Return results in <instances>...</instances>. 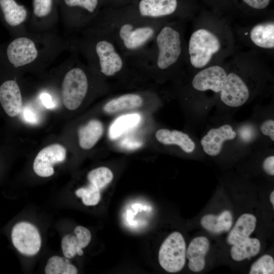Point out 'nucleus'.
Listing matches in <instances>:
<instances>
[{"label": "nucleus", "mask_w": 274, "mask_h": 274, "mask_svg": "<svg viewBox=\"0 0 274 274\" xmlns=\"http://www.w3.org/2000/svg\"><path fill=\"white\" fill-rule=\"evenodd\" d=\"M168 21L144 19L132 11L109 12L95 18L91 26L109 35L121 52L144 72L153 41L160 27Z\"/></svg>", "instance_id": "f257e3e1"}, {"label": "nucleus", "mask_w": 274, "mask_h": 274, "mask_svg": "<svg viewBox=\"0 0 274 274\" xmlns=\"http://www.w3.org/2000/svg\"><path fill=\"white\" fill-rule=\"evenodd\" d=\"M255 52H235L228 60V71L217 105L235 110L260 93L271 74L266 63Z\"/></svg>", "instance_id": "f03ea898"}, {"label": "nucleus", "mask_w": 274, "mask_h": 274, "mask_svg": "<svg viewBox=\"0 0 274 274\" xmlns=\"http://www.w3.org/2000/svg\"><path fill=\"white\" fill-rule=\"evenodd\" d=\"M235 52V38L228 22L203 20L194 22L186 43V67L191 74L223 62Z\"/></svg>", "instance_id": "7ed1b4c3"}, {"label": "nucleus", "mask_w": 274, "mask_h": 274, "mask_svg": "<svg viewBox=\"0 0 274 274\" xmlns=\"http://www.w3.org/2000/svg\"><path fill=\"white\" fill-rule=\"evenodd\" d=\"M185 22L170 20L160 27L145 62V74L161 80L183 74L186 67Z\"/></svg>", "instance_id": "20e7f679"}, {"label": "nucleus", "mask_w": 274, "mask_h": 274, "mask_svg": "<svg viewBox=\"0 0 274 274\" xmlns=\"http://www.w3.org/2000/svg\"><path fill=\"white\" fill-rule=\"evenodd\" d=\"M81 46L89 64L104 77L144 74L121 52L111 38L98 28L91 26L87 30Z\"/></svg>", "instance_id": "39448f33"}, {"label": "nucleus", "mask_w": 274, "mask_h": 274, "mask_svg": "<svg viewBox=\"0 0 274 274\" xmlns=\"http://www.w3.org/2000/svg\"><path fill=\"white\" fill-rule=\"evenodd\" d=\"M228 60L191 74L187 91L194 107V115L202 118L217 104L228 71Z\"/></svg>", "instance_id": "423d86ee"}, {"label": "nucleus", "mask_w": 274, "mask_h": 274, "mask_svg": "<svg viewBox=\"0 0 274 274\" xmlns=\"http://www.w3.org/2000/svg\"><path fill=\"white\" fill-rule=\"evenodd\" d=\"M89 81L85 70L77 66L65 74L62 84L61 94L65 107L71 111L78 109L87 94Z\"/></svg>", "instance_id": "0eeeda50"}, {"label": "nucleus", "mask_w": 274, "mask_h": 274, "mask_svg": "<svg viewBox=\"0 0 274 274\" xmlns=\"http://www.w3.org/2000/svg\"><path fill=\"white\" fill-rule=\"evenodd\" d=\"M236 138L235 125L224 122L208 129L201 138L199 146L207 155L217 157L224 150H234Z\"/></svg>", "instance_id": "6e6552de"}, {"label": "nucleus", "mask_w": 274, "mask_h": 274, "mask_svg": "<svg viewBox=\"0 0 274 274\" xmlns=\"http://www.w3.org/2000/svg\"><path fill=\"white\" fill-rule=\"evenodd\" d=\"M186 244L181 233L175 231L170 234L162 243L158 253L161 267L168 272H179L186 262Z\"/></svg>", "instance_id": "1a4fd4ad"}, {"label": "nucleus", "mask_w": 274, "mask_h": 274, "mask_svg": "<svg viewBox=\"0 0 274 274\" xmlns=\"http://www.w3.org/2000/svg\"><path fill=\"white\" fill-rule=\"evenodd\" d=\"M11 238L16 249L26 256L37 254L41 247L39 231L33 225L28 222L17 223L12 229Z\"/></svg>", "instance_id": "9d476101"}, {"label": "nucleus", "mask_w": 274, "mask_h": 274, "mask_svg": "<svg viewBox=\"0 0 274 274\" xmlns=\"http://www.w3.org/2000/svg\"><path fill=\"white\" fill-rule=\"evenodd\" d=\"M132 11L139 17L153 21H170L178 9V0H140Z\"/></svg>", "instance_id": "9b49d317"}, {"label": "nucleus", "mask_w": 274, "mask_h": 274, "mask_svg": "<svg viewBox=\"0 0 274 274\" xmlns=\"http://www.w3.org/2000/svg\"><path fill=\"white\" fill-rule=\"evenodd\" d=\"M5 55L9 64L18 67L34 61L38 56V51L31 39L19 37L9 43L6 49Z\"/></svg>", "instance_id": "f8f14e48"}, {"label": "nucleus", "mask_w": 274, "mask_h": 274, "mask_svg": "<svg viewBox=\"0 0 274 274\" xmlns=\"http://www.w3.org/2000/svg\"><path fill=\"white\" fill-rule=\"evenodd\" d=\"M66 151L60 144H53L42 149L36 157L33 164L35 173L41 177H48L53 175V165L63 162Z\"/></svg>", "instance_id": "ddd939ff"}, {"label": "nucleus", "mask_w": 274, "mask_h": 274, "mask_svg": "<svg viewBox=\"0 0 274 274\" xmlns=\"http://www.w3.org/2000/svg\"><path fill=\"white\" fill-rule=\"evenodd\" d=\"M247 40L259 50L273 51L274 49V21L268 20L259 22L245 32Z\"/></svg>", "instance_id": "4468645a"}, {"label": "nucleus", "mask_w": 274, "mask_h": 274, "mask_svg": "<svg viewBox=\"0 0 274 274\" xmlns=\"http://www.w3.org/2000/svg\"><path fill=\"white\" fill-rule=\"evenodd\" d=\"M0 102L5 113L11 117L20 113L22 109L21 91L16 81L8 80L0 86Z\"/></svg>", "instance_id": "2eb2a0df"}, {"label": "nucleus", "mask_w": 274, "mask_h": 274, "mask_svg": "<svg viewBox=\"0 0 274 274\" xmlns=\"http://www.w3.org/2000/svg\"><path fill=\"white\" fill-rule=\"evenodd\" d=\"M155 138L160 143L177 146L187 154L192 153L196 150L195 142L187 133L182 131L161 128L156 131Z\"/></svg>", "instance_id": "dca6fc26"}, {"label": "nucleus", "mask_w": 274, "mask_h": 274, "mask_svg": "<svg viewBox=\"0 0 274 274\" xmlns=\"http://www.w3.org/2000/svg\"><path fill=\"white\" fill-rule=\"evenodd\" d=\"M210 248V242L205 236H198L190 243L186 251L189 260V269L194 272H199L204 267L205 257Z\"/></svg>", "instance_id": "f3484780"}, {"label": "nucleus", "mask_w": 274, "mask_h": 274, "mask_svg": "<svg viewBox=\"0 0 274 274\" xmlns=\"http://www.w3.org/2000/svg\"><path fill=\"white\" fill-rule=\"evenodd\" d=\"M75 235L67 234L61 241V248L64 256L67 258H72L77 254L78 248L86 247L90 243L91 234L86 228L78 226L74 230Z\"/></svg>", "instance_id": "a211bd4d"}, {"label": "nucleus", "mask_w": 274, "mask_h": 274, "mask_svg": "<svg viewBox=\"0 0 274 274\" xmlns=\"http://www.w3.org/2000/svg\"><path fill=\"white\" fill-rule=\"evenodd\" d=\"M256 222L254 215L248 213L242 214L230 231L227 237V243L232 245L249 237L256 228Z\"/></svg>", "instance_id": "6ab92c4d"}, {"label": "nucleus", "mask_w": 274, "mask_h": 274, "mask_svg": "<svg viewBox=\"0 0 274 274\" xmlns=\"http://www.w3.org/2000/svg\"><path fill=\"white\" fill-rule=\"evenodd\" d=\"M236 150H247L256 145L260 135L255 121H249L235 125Z\"/></svg>", "instance_id": "aec40b11"}, {"label": "nucleus", "mask_w": 274, "mask_h": 274, "mask_svg": "<svg viewBox=\"0 0 274 274\" xmlns=\"http://www.w3.org/2000/svg\"><path fill=\"white\" fill-rule=\"evenodd\" d=\"M0 13L5 23L14 27L21 25L27 18V11L15 0H0Z\"/></svg>", "instance_id": "412c9836"}, {"label": "nucleus", "mask_w": 274, "mask_h": 274, "mask_svg": "<svg viewBox=\"0 0 274 274\" xmlns=\"http://www.w3.org/2000/svg\"><path fill=\"white\" fill-rule=\"evenodd\" d=\"M144 102L143 96L136 93H128L109 100L104 106L106 113L112 114L140 108Z\"/></svg>", "instance_id": "4be33fe9"}, {"label": "nucleus", "mask_w": 274, "mask_h": 274, "mask_svg": "<svg viewBox=\"0 0 274 274\" xmlns=\"http://www.w3.org/2000/svg\"><path fill=\"white\" fill-rule=\"evenodd\" d=\"M104 131L102 124L98 120H90L78 130L79 143L85 150L92 148L100 139Z\"/></svg>", "instance_id": "5701e85b"}, {"label": "nucleus", "mask_w": 274, "mask_h": 274, "mask_svg": "<svg viewBox=\"0 0 274 274\" xmlns=\"http://www.w3.org/2000/svg\"><path fill=\"white\" fill-rule=\"evenodd\" d=\"M232 217L229 211H224L217 216L207 214L200 220L202 227L213 234H220L228 231L232 225Z\"/></svg>", "instance_id": "b1692460"}, {"label": "nucleus", "mask_w": 274, "mask_h": 274, "mask_svg": "<svg viewBox=\"0 0 274 274\" xmlns=\"http://www.w3.org/2000/svg\"><path fill=\"white\" fill-rule=\"evenodd\" d=\"M260 250V241L257 238L249 237L232 245L230 249V256L234 260L241 261L256 256Z\"/></svg>", "instance_id": "393cba45"}, {"label": "nucleus", "mask_w": 274, "mask_h": 274, "mask_svg": "<svg viewBox=\"0 0 274 274\" xmlns=\"http://www.w3.org/2000/svg\"><path fill=\"white\" fill-rule=\"evenodd\" d=\"M45 272L46 274H76L78 271L67 259L54 256L48 260Z\"/></svg>", "instance_id": "a878e982"}, {"label": "nucleus", "mask_w": 274, "mask_h": 274, "mask_svg": "<svg viewBox=\"0 0 274 274\" xmlns=\"http://www.w3.org/2000/svg\"><path fill=\"white\" fill-rule=\"evenodd\" d=\"M87 179L90 183L101 190L112 181L113 174L109 168L101 166L89 172Z\"/></svg>", "instance_id": "bb28decb"}, {"label": "nucleus", "mask_w": 274, "mask_h": 274, "mask_svg": "<svg viewBox=\"0 0 274 274\" xmlns=\"http://www.w3.org/2000/svg\"><path fill=\"white\" fill-rule=\"evenodd\" d=\"M140 119V116L136 114L126 115L119 117L110 127V136L112 138L118 136L126 129L137 124Z\"/></svg>", "instance_id": "cd10ccee"}, {"label": "nucleus", "mask_w": 274, "mask_h": 274, "mask_svg": "<svg viewBox=\"0 0 274 274\" xmlns=\"http://www.w3.org/2000/svg\"><path fill=\"white\" fill-rule=\"evenodd\" d=\"M75 193L78 197L82 198L83 203L86 206H95L100 200V190L91 183L77 189Z\"/></svg>", "instance_id": "c85d7f7f"}, {"label": "nucleus", "mask_w": 274, "mask_h": 274, "mask_svg": "<svg viewBox=\"0 0 274 274\" xmlns=\"http://www.w3.org/2000/svg\"><path fill=\"white\" fill-rule=\"evenodd\" d=\"M250 274H273L274 260L269 255H264L251 265Z\"/></svg>", "instance_id": "c756f323"}, {"label": "nucleus", "mask_w": 274, "mask_h": 274, "mask_svg": "<svg viewBox=\"0 0 274 274\" xmlns=\"http://www.w3.org/2000/svg\"><path fill=\"white\" fill-rule=\"evenodd\" d=\"M256 123L260 135L271 143L274 142V119L272 116L265 115Z\"/></svg>", "instance_id": "7c9ffc66"}, {"label": "nucleus", "mask_w": 274, "mask_h": 274, "mask_svg": "<svg viewBox=\"0 0 274 274\" xmlns=\"http://www.w3.org/2000/svg\"><path fill=\"white\" fill-rule=\"evenodd\" d=\"M70 7L80 8L93 16L97 11L100 0H64Z\"/></svg>", "instance_id": "2f4dec72"}, {"label": "nucleus", "mask_w": 274, "mask_h": 274, "mask_svg": "<svg viewBox=\"0 0 274 274\" xmlns=\"http://www.w3.org/2000/svg\"><path fill=\"white\" fill-rule=\"evenodd\" d=\"M52 0H33V12L39 18L47 16L51 12Z\"/></svg>", "instance_id": "473e14b6"}, {"label": "nucleus", "mask_w": 274, "mask_h": 274, "mask_svg": "<svg viewBox=\"0 0 274 274\" xmlns=\"http://www.w3.org/2000/svg\"><path fill=\"white\" fill-rule=\"evenodd\" d=\"M263 171L270 176H274V155L270 154L265 157L262 163Z\"/></svg>", "instance_id": "72a5a7b5"}, {"label": "nucleus", "mask_w": 274, "mask_h": 274, "mask_svg": "<svg viewBox=\"0 0 274 274\" xmlns=\"http://www.w3.org/2000/svg\"><path fill=\"white\" fill-rule=\"evenodd\" d=\"M20 113H22L23 119L27 122L35 124L38 122V116L32 109L25 107Z\"/></svg>", "instance_id": "f704fd0d"}, {"label": "nucleus", "mask_w": 274, "mask_h": 274, "mask_svg": "<svg viewBox=\"0 0 274 274\" xmlns=\"http://www.w3.org/2000/svg\"><path fill=\"white\" fill-rule=\"evenodd\" d=\"M247 6L255 10H263L269 4L270 0H242Z\"/></svg>", "instance_id": "c9c22d12"}, {"label": "nucleus", "mask_w": 274, "mask_h": 274, "mask_svg": "<svg viewBox=\"0 0 274 274\" xmlns=\"http://www.w3.org/2000/svg\"><path fill=\"white\" fill-rule=\"evenodd\" d=\"M41 99L44 106L48 109H53L55 107L52 97L47 93H42L40 96Z\"/></svg>", "instance_id": "e433bc0d"}, {"label": "nucleus", "mask_w": 274, "mask_h": 274, "mask_svg": "<svg viewBox=\"0 0 274 274\" xmlns=\"http://www.w3.org/2000/svg\"><path fill=\"white\" fill-rule=\"evenodd\" d=\"M270 201L272 204L273 208L274 207V191H272L270 195Z\"/></svg>", "instance_id": "4c0bfd02"}, {"label": "nucleus", "mask_w": 274, "mask_h": 274, "mask_svg": "<svg viewBox=\"0 0 274 274\" xmlns=\"http://www.w3.org/2000/svg\"><path fill=\"white\" fill-rule=\"evenodd\" d=\"M76 253L79 256H82L83 254V251L82 248H78L77 249Z\"/></svg>", "instance_id": "58836bf2"}]
</instances>
